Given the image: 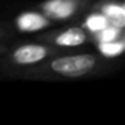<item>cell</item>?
Masks as SVG:
<instances>
[{"label": "cell", "instance_id": "8", "mask_svg": "<svg viewBox=\"0 0 125 125\" xmlns=\"http://www.w3.org/2000/svg\"><path fill=\"white\" fill-rule=\"evenodd\" d=\"M106 25H110L109 21H107L100 12H97V10H94V12L87 18V21L84 22V28H85L87 31H90V32H97V31L103 30Z\"/></svg>", "mask_w": 125, "mask_h": 125}, {"label": "cell", "instance_id": "1", "mask_svg": "<svg viewBox=\"0 0 125 125\" xmlns=\"http://www.w3.org/2000/svg\"><path fill=\"white\" fill-rule=\"evenodd\" d=\"M109 62L103 54L91 52H63L52 56L35 66L27 69L21 78L54 81V80H78L97 75L109 68Z\"/></svg>", "mask_w": 125, "mask_h": 125}, {"label": "cell", "instance_id": "2", "mask_svg": "<svg viewBox=\"0 0 125 125\" xmlns=\"http://www.w3.org/2000/svg\"><path fill=\"white\" fill-rule=\"evenodd\" d=\"M63 52L68 50L47 44L44 41H27L6 50L0 59V71L5 77L21 78L27 69Z\"/></svg>", "mask_w": 125, "mask_h": 125}, {"label": "cell", "instance_id": "9", "mask_svg": "<svg viewBox=\"0 0 125 125\" xmlns=\"http://www.w3.org/2000/svg\"><path fill=\"white\" fill-rule=\"evenodd\" d=\"M10 34H12V31L9 30V27H6V25H3V24H0V41H3L5 38L10 37Z\"/></svg>", "mask_w": 125, "mask_h": 125}, {"label": "cell", "instance_id": "4", "mask_svg": "<svg viewBox=\"0 0 125 125\" xmlns=\"http://www.w3.org/2000/svg\"><path fill=\"white\" fill-rule=\"evenodd\" d=\"M90 38L91 35L87 32L84 27H65L57 30H44L37 37L38 41H44L47 44L65 49V50L84 46Z\"/></svg>", "mask_w": 125, "mask_h": 125}, {"label": "cell", "instance_id": "3", "mask_svg": "<svg viewBox=\"0 0 125 125\" xmlns=\"http://www.w3.org/2000/svg\"><path fill=\"white\" fill-rule=\"evenodd\" d=\"M93 5L94 0H43L37 5V10L56 24L68 22L85 12H91Z\"/></svg>", "mask_w": 125, "mask_h": 125}, {"label": "cell", "instance_id": "5", "mask_svg": "<svg viewBox=\"0 0 125 125\" xmlns=\"http://www.w3.org/2000/svg\"><path fill=\"white\" fill-rule=\"evenodd\" d=\"M50 25H53V22L37 9L22 12L15 18V27L19 32H38L44 31Z\"/></svg>", "mask_w": 125, "mask_h": 125}, {"label": "cell", "instance_id": "10", "mask_svg": "<svg viewBox=\"0 0 125 125\" xmlns=\"http://www.w3.org/2000/svg\"><path fill=\"white\" fill-rule=\"evenodd\" d=\"M9 49V46L6 44V43H3V41H0V59H2V56L6 53V50Z\"/></svg>", "mask_w": 125, "mask_h": 125}, {"label": "cell", "instance_id": "7", "mask_svg": "<svg viewBox=\"0 0 125 125\" xmlns=\"http://www.w3.org/2000/svg\"><path fill=\"white\" fill-rule=\"evenodd\" d=\"M100 53L107 57V56H119L124 52V38H118V40H112V41H104V43H99L97 44Z\"/></svg>", "mask_w": 125, "mask_h": 125}, {"label": "cell", "instance_id": "6", "mask_svg": "<svg viewBox=\"0 0 125 125\" xmlns=\"http://www.w3.org/2000/svg\"><path fill=\"white\" fill-rule=\"evenodd\" d=\"M91 10L100 12L110 25L124 28V19H125V12H124V5L116 0H103V2H96L91 8Z\"/></svg>", "mask_w": 125, "mask_h": 125}]
</instances>
